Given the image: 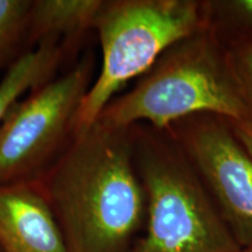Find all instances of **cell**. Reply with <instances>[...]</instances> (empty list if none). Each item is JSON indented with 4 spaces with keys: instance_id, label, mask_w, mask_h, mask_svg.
<instances>
[{
    "instance_id": "obj_2",
    "label": "cell",
    "mask_w": 252,
    "mask_h": 252,
    "mask_svg": "<svg viewBox=\"0 0 252 252\" xmlns=\"http://www.w3.org/2000/svg\"><path fill=\"white\" fill-rule=\"evenodd\" d=\"M195 115L252 121L228 47L210 25L167 49L133 89L112 99L97 121L115 128L147 122L166 131Z\"/></svg>"
},
{
    "instance_id": "obj_3",
    "label": "cell",
    "mask_w": 252,
    "mask_h": 252,
    "mask_svg": "<svg viewBox=\"0 0 252 252\" xmlns=\"http://www.w3.org/2000/svg\"><path fill=\"white\" fill-rule=\"evenodd\" d=\"M133 157L147 226L131 252L243 251L174 134L133 133Z\"/></svg>"
},
{
    "instance_id": "obj_7",
    "label": "cell",
    "mask_w": 252,
    "mask_h": 252,
    "mask_svg": "<svg viewBox=\"0 0 252 252\" xmlns=\"http://www.w3.org/2000/svg\"><path fill=\"white\" fill-rule=\"evenodd\" d=\"M0 247L4 252H69L36 184L0 186Z\"/></svg>"
},
{
    "instance_id": "obj_13",
    "label": "cell",
    "mask_w": 252,
    "mask_h": 252,
    "mask_svg": "<svg viewBox=\"0 0 252 252\" xmlns=\"http://www.w3.org/2000/svg\"><path fill=\"white\" fill-rule=\"evenodd\" d=\"M230 12L237 14L239 21L247 23L252 28V0H237V1L224 2Z\"/></svg>"
},
{
    "instance_id": "obj_5",
    "label": "cell",
    "mask_w": 252,
    "mask_h": 252,
    "mask_svg": "<svg viewBox=\"0 0 252 252\" xmlns=\"http://www.w3.org/2000/svg\"><path fill=\"white\" fill-rule=\"evenodd\" d=\"M93 60L32 90L0 123V186L26 184L36 176L68 133L90 88Z\"/></svg>"
},
{
    "instance_id": "obj_10",
    "label": "cell",
    "mask_w": 252,
    "mask_h": 252,
    "mask_svg": "<svg viewBox=\"0 0 252 252\" xmlns=\"http://www.w3.org/2000/svg\"><path fill=\"white\" fill-rule=\"evenodd\" d=\"M32 1L0 0V65L28 30Z\"/></svg>"
},
{
    "instance_id": "obj_4",
    "label": "cell",
    "mask_w": 252,
    "mask_h": 252,
    "mask_svg": "<svg viewBox=\"0 0 252 252\" xmlns=\"http://www.w3.org/2000/svg\"><path fill=\"white\" fill-rule=\"evenodd\" d=\"M209 2L195 0L103 1L94 27L103 64L82 100L72 135L97 122L113 96L147 72L167 49L210 25Z\"/></svg>"
},
{
    "instance_id": "obj_14",
    "label": "cell",
    "mask_w": 252,
    "mask_h": 252,
    "mask_svg": "<svg viewBox=\"0 0 252 252\" xmlns=\"http://www.w3.org/2000/svg\"><path fill=\"white\" fill-rule=\"evenodd\" d=\"M241 252H248V251H244V250H243V251H241Z\"/></svg>"
},
{
    "instance_id": "obj_12",
    "label": "cell",
    "mask_w": 252,
    "mask_h": 252,
    "mask_svg": "<svg viewBox=\"0 0 252 252\" xmlns=\"http://www.w3.org/2000/svg\"><path fill=\"white\" fill-rule=\"evenodd\" d=\"M232 133L252 159V121L229 122Z\"/></svg>"
},
{
    "instance_id": "obj_1",
    "label": "cell",
    "mask_w": 252,
    "mask_h": 252,
    "mask_svg": "<svg viewBox=\"0 0 252 252\" xmlns=\"http://www.w3.org/2000/svg\"><path fill=\"white\" fill-rule=\"evenodd\" d=\"M132 128L97 121L72 135L64 154L37 185L69 252H131L147 213L133 157Z\"/></svg>"
},
{
    "instance_id": "obj_11",
    "label": "cell",
    "mask_w": 252,
    "mask_h": 252,
    "mask_svg": "<svg viewBox=\"0 0 252 252\" xmlns=\"http://www.w3.org/2000/svg\"><path fill=\"white\" fill-rule=\"evenodd\" d=\"M230 65L252 116V40L228 47Z\"/></svg>"
},
{
    "instance_id": "obj_6",
    "label": "cell",
    "mask_w": 252,
    "mask_h": 252,
    "mask_svg": "<svg viewBox=\"0 0 252 252\" xmlns=\"http://www.w3.org/2000/svg\"><path fill=\"white\" fill-rule=\"evenodd\" d=\"M242 250L252 252V159L226 119L195 115L172 126Z\"/></svg>"
},
{
    "instance_id": "obj_8",
    "label": "cell",
    "mask_w": 252,
    "mask_h": 252,
    "mask_svg": "<svg viewBox=\"0 0 252 252\" xmlns=\"http://www.w3.org/2000/svg\"><path fill=\"white\" fill-rule=\"evenodd\" d=\"M100 0H39L32 1L28 30L34 40L75 36L94 27L102 7Z\"/></svg>"
},
{
    "instance_id": "obj_9",
    "label": "cell",
    "mask_w": 252,
    "mask_h": 252,
    "mask_svg": "<svg viewBox=\"0 0 252 252\" xmlns=\"http://www.w3.org/2000/svg\"><path fill=\"white\" fill-rule=\"evenodd\" d=\"M56 42L53 39L41 41L35 49L24 53L9 65L0 81V123L27 90L50 80L62 56Z\"/></svg>"
}]
</instances>
